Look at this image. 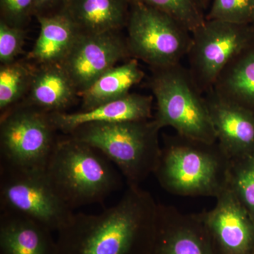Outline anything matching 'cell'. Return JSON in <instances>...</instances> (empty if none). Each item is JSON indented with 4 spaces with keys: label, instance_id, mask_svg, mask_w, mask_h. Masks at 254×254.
Segmentation results:
<instances>
[{
    "label": "cell",
    "instance_id": "obj_1",
    "mask_svg": "<svg viewBox=\"0 0 254 254\" xmlns=\"http://www.w3.org/2000/svg\"><path fill=\"white\" fill-rule=\"evenodd\" d=\"M159 204L139 186L96 215L74 213L58 232L56 254H150Z\"/></svg>",
    "mask_w": 254,
    "mask_h": 254
},
{
    "label": "cell",
    "instance_id": "obj_2",
    "mask_svg": "<svg viewBox=\"0 0 254 254\" xmlns=\"http://www.w3.org/2000/svg\"><path fill=\"white\" fill-rule=\"evenodd\" d=\"M231 159L216 143L164 137L153 175L172 194L216 198L229 185Z\"/></svg>",
    "mask_w": 254,
    "mask_h": 254
},
{
    "label": "cell",
    "instance_id": "obj_3",
    "mask_svg": "<svg viewBox=\"0 0 254 254\" xmlns=\"http://www.w3.org/2000/svg\"><path fill=\"white\" fill-rule=\"evenodd\" d=\"M45 173L73 210L102 203L121 185L120 177L104 155L71 136L58 139Z\"/></svg>",
    "mask_w": 254,
    "mask_h": 254
},
{
    "label": "cell",
    "instance_id": "obj_4",
    "mask_svg": "<svg viewBox=\"0 0 254 254\" xmlns=\"http://www.w3.org/2000/svg\"><path fill=\"white\" fill-rule=\"evenodd\" d=\"M160 129L153 119L91 123L78 127L70 136L91 145L116 165L128 186H139L158 165Z\"/></svg>",
    "mask_w": 254,
    "mask_h": 254
},
{
    "label": "cell",
    "instance_id": "obj_5",
    "mask_svg": "<svg viewBox=\"0 0 254 254\" xmlns=\"http://www.w3.org/2000/svg\"><path fill=\"white\" fill-rule=\"evenodd\" d=\"M153 70L149 86L156 101L153 120L160 128L170 127L177 134L216 143L217 136L204 95L188 68L181 64Z\"/></svg>",
    "mask_w": 254,
    "mask_h": 254
},
{
    "label": "cell",
    "instance_id": "obj_6",
    "mask_svg": "<svg viewBox=\"0 0 254 254\" xmlns=\"http://www.w3.org/2000/svg\"><path fill=\"white\" fill-rule=\"evenodd\" d=\"M56 131L50 113L26 104L7 110L0 124V168L44 173Z\"/></svg>",
    "mask_w": 254,
    "mask_h": 254
},
{
    "label": "cell",
    "instance_id": "obj_7",
    "mask_svg": "<svg viewBox=\"0 0 254 254\" xmlns=\"http://www.w3.org/2000/svg\"><path fill=\"white\" fill-rule=\"evenodd\" d=\"M130 55L152 69L180 64L191 43V33L170 16L133 0L127 20Z\"/></svg>",
    "mask_w": 254,
    "mask_h": 254
},
{
    "label": "cell",
    "instance_id": "obj_8",
    "mask_svg": "<svg viewBox=\"0 0 254 254\" xmlns=\"http://www.w3.org/2000/svg\"><path fill=\"white\" fill-rule=\"evenodd\" d=\"M1 212L30 219L57 232L72 218L69 208L57 193L46 173L0 168Z\"/></svg>",
    "mask_w": 254,
    "mask_h": 254
},
{
    "label": "cell",
    "instance_id": "obj_9",
    "mask_svg": "<svg viewBox=\"0 0 254 254\" xmlns=\"http://www.w3.org/2000/svg\"><path fill=\"white\" fill-rule=\"evenodd\" d=\"M248 24L205 19L191 33L187 56L190 76L203 94L213 88L220 73L237 55L251 46Z\"/></svg>",
    "mask_w": 254,
    "mask_h": 254
},
{
    "label": "cell",
    "instance_id": "obj_10",
    "mask_svg": "<svg viewBox=\"0 0 254 254\" xmlns=\"http://www.w3.org/2000/svg\"><path fill=\"white\" fill-rule=\"evenodd\" d=\"M130 55L127 41L118 32L82 34L62 65L69 75L78 94Z\"/></svg>",
    "mask_w": 254,
    "mask_h": 254
},
{
    "label": "cell",
    "instance_id": "obj_11",
    "mask_svg": "<svg viewBox=\"0 0 254 254\" xmlns=\"http://www.w3.org/2000/svg\"><path fill=\"white\" fill-rule=\"evenodd\" d=\"M200 213L215 254H254V220L229 187Z\"/></svg>",
    "mask_w": 254,
    "mask_h": 254
},
{
    "label": "cell",
    "instance_id": "obj_12",
    "mask_svg": "<svg viewBox=\"0 0 254 254\" xmlns=\"http://www.w3.org/2000/svg\"><path fill=\"white\" fill-rule=\"evenodd\" d=\"M150 254H215L199 214H186L159 204L154 244Z\"/></svg>",
    "mask_w": 254,
    "mask_h": 254
},
{
    "label": "cell",
    "instance_id": "obj_13",
    "mask_svg": "<svg viewBox=\"0 0 254 254\" xmlns=\"http://www.w3.org/2000/svg\"><path fill=\"white\" fill-rule=\"evenodd\" d=\"M217 142L230 159L254 153V113L222 98L213 91L204 93Z\"/></svg>",
    "mask_w": 254,
    "mask_h": 254
},
{
    "label": "cell",
    "instance_id": "obj_14",
    "mask_svg": "<svg viewBox=\"0 0 254 254\" xmlns=\"http://www.w3.org/2000/svg\"><path fill=\"white\" fill-rule=\"evenodd\" d=\"M153 95L128 93L120 99L105 103L93 109L75 113H50L57 130L66 134L91 123L141 121L153 118Z\"/></svg>",
    "mask_w": 254,
    "mask_h": 254
},
{
    "label": "cell",
    "instance_id": "obj_15",
    "mask_svg": "<svg viewBox=\"0 0 254 254\" xmlns=\"http://www.w3.org/2000/svg\"><path fill=\"white\" fill-rule=\"evenodd\" d=\"M26 105L48 113H64L78 92L62 64H41L35 69Z\"/></svg>",
    "mask_w": 254,
    "mask_h": 254
},
{
    "label": "cell",
    "instance_id": "obj_16",
    "mask_svg": "<svg viewBox=\"0 0 254 254\" xmlns=\"http://www.w3.org/2000/svg\"><path fill=\"white\" fill-rule=\"evenodd\" d=\"M52 232L30 219L1 212L0 254H56Z\"/></svg>",
    "mask_w": 254,
    "mask_h": 254
},
{
    "label": "cell",
    "instance_id": "obj_17",
    "mask_svg": "<svg viewBox=\"0 0 254 254\" xmlns=\"http://www.w3.org/2000/svg\"><path fill=\"white\" fill-rule=\"evenodd\" d=\"M40 33L29 58L41 64L63 63L81 35L64 11L53 15H37Z\"/></svg>",
    "mask_w": 254,
    "mask_h": 254
},
{
    "label": "cell",
    "instance_id": "obj_18",
    "mask_svg": "<svg viewBox=\"0 0 254 254\" xmlns=\"http://www.w3.org/2000/svg\"><path fill=\"white\" fill-rule=\"evenodd\" d=\"M63 11L82 34L118 32L128 17L127 0H68Z\"/></svg>",
    "mask_w": 254,
    "mask_h": 254
},
{
    "label": "cell",
    "instance_id": "obj_19",
    "mask_svg": "<svg viewBox=\"0 0 254 254\" xmlns=\"http://www.w3.org/2000/svg\"><path fill=\"white\" fill-rule=\"evenodd\" d=\"M145 73L136 59L114 66L78 95L81 97L82 111L93 109L126 96L130 89L138 84Z\"/></svg>",
    "mask_w": 254,
    "mask_h": 254
},
{
    "label": "cell",
    "instance_id": "obj_20",
    "mask_svg": "<svg viewBox=\"0 0 254 254\" xmlns=\"http://www.w3.org/2000/svg\"><path fill=\"white\" fill-rule=\"evenodd\" d=\"M212 90L254 113V48L249 46L227 65Z\"/></svg>",
    "mask_w": 254,
    "mask_h": 254
},
{
    "label": "cell",
    "instance_id": "obj_21",
    "mask_svg": "<svg viewBox=\"0 0 254 254\" xmlns=\"http://www.w3.org/2000/svg\"><path fill=\"white\" fill-rule=\"evenodd\" d=\"M35 70V69H34ZM34 70L26 64L13 62L0 68V109L7 111L29 91Z\"/></svg>",
    "mask_w": 254,
    "mask_h": 254
},
{
    "label": "cell",
    "instance_id": "obj_22",
    "mask_svg": "<svg viewBox=\"0 0 254 254\" xmlns=\"http://www.w3.org/2000/svg\"><path fill=\"white\" fill-rule=\"evenodd\" d=\"M228 187L254 220V153L231 160Z\"/></svg>",
    "mask_w": 254,
    "mask_h": 254
},
{
    "label": "cell",
    "instance_id": "obj_23",
    "mask_svg": "<svg viewBox=\"0 0 254 254\" xmlns=\"http://www.w3.org/2000/svg\"><path fill=\"white\" fill-rule=\"evenodd\" d=\"M175 19L190 33L205 22L196 0H139Z\"/></svg>",
    "mask_w": 254,
    "mask_h": 254
},
{
    "label": "cell",
    "instance_id": "obj_24",
    "mask_svg": "<svg viewBox=\"0 0 254 254\" xmlns=\"http://www.w3.org/2000/svg\"><path fill=\"white\" fill-rule=\"evenodd\" d=\"M205 19L249 24L254 21V0H213Z\"/></svg>",
    "mask_w": 254,
    "mask_h": 254
},
{
    "label": "cell",
    "instance_id": "obj_25",
    "mask_svg": "<svg viewBox=\"0 0 254 254\" xmlns=\"http://www.w3.org/2000/svg\"><path fill=\"white\" fill-rule=\"evenodd\" d=\"M26 33L21 27L0 22V62L1 64L13 63L22 52Z\"/></svg>",
    "mask_w": 254,
    "mask_h": 254
},
{
    "label": "cell",
    "instance_id": "obj_26",
    "mask_svg": "<svg viewBox=\"0 0 254 254\" xmlns=\"http://www.w3.org/2000/svg\"><path fill=\"white\" fill-rule=\"evenodd\" d=\"M34 0H0L3 21L21 27L33 12Z\"/></svg>",
    "mask_w": 254,
    "mask_h": 254
},
{
    "label": "cell",
    "instance_id": "obj_27",
    "mask_svg": "<svg viewBox=\"0 0 254 254\" xmlns=\"http://www.w3.org/2000/svg\"><path fill=\"white\" fill-rule=\"evenodd\" d=\"M68 0H34L33 6V12L37 15L41 14L44 10L53 7L55 5L64 3V6Z\"/></svg>",
    "mask_w": 254,
    "mask_h": 254
},
{
    "label": "cell",
    "instance_id": "obj_28",
    "mask_svg": "<svg viewBox=\"0 0 254 254\" xmlns=\"http://www.w3.org/2000/svg\"><path fill=\"white\" fill-rule=\"evenodd\" d=\"M196 1H198V4H199L200 6H201V5H200V4H200V3H201L202 1H204V0H196Z\"/></svg>",
    "mask_w": 254,
    "mask_h": 254
},
{
    "label": "cell",
    "instance_id": "obj_29",
    "mask_svg": "<svg viewBox=\"0 0 254 254\" xmlns=\"http://www.w3.org/2000/svg\"></svg>",
    "mask_w": 254,
    "mask_h": 254
}]
</instances>
